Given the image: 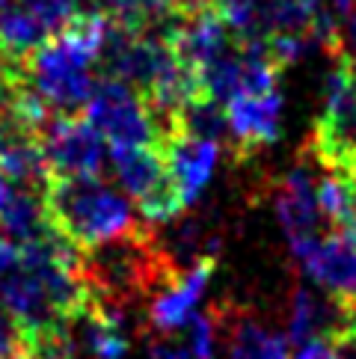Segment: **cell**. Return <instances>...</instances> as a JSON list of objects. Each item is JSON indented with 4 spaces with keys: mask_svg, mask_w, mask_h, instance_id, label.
I'll return each mask as SVG.
<instances>
[{
    "mask_svg": "<svg viewBox=\"0 0 356 359\" xmlns=\"http://www.w3.org/2000/svg\"><path fill=\"white\" fill-rule=\"evenodd\" d=\"M104 18L78 15L24 62V81L54 113H78L95 89V66L107 36Z\"/></svg>",
    "mask_w": 356,
    "mask_h": 359,
    "instance_id": "cell-1",
    "label": "cell"
},
{
    "mask_svg": "<svg viewBox=\"0 0 356 359\" xmlns=\"http://www.w3.org/2000/svg\"><path fill=\"white\" fill-rule=\"evenodd\" d=\"M45 208L54 232L81 250H93L139 226L128 196L101 175L48 178Z\"/></svg>",
    "mask_w": 356,
    "mask_h": 359,
    "instance_id": "cell-2",
    "label": "cell"
},
{
    "mask_svg": "<svg viewBox=\"0 0 356 359\" xmlns=\"http://www.w3.org/2000/svg\"><path fill=\"white\" fill-rule=\"evenodd\" d=\"M309 155L324 170H350L356 161V66L341 50L327 74L324 110L312 128Z\"/></svg>",
    "mask_w": 356,
    "mask_h": 359,
    "instance_id": "cell-3",
    "label": "cell"
},
{
    "mask_svg": "<svg viewBox=\"0 0 356 359\" xmlns=\"http://www.w3.org/2000/svg\"><path fill=\"white\" fill-rule=\"evenodd\" d=\"M110 163L116 184L137 202V211L149 226H163L182 217L184 202L160 146L110 149Z\"/></svg>",
    "mask_w": 356,
    "mask_h": 359,
    "instance_id": "cell-4",
    "label": "cell"
},
{
    "mask_svg": "<svg viewBox=\"0 0 356 359\" xmlns=\"http://www.w3.org/2000/svg\"><path fill=\"white\" fill-rule=\"evenodd\" d=\"M83 110L86 122L95 128L110 149L160 146L158 122L151 116L146 98L134 86L116 78H98Z\"/></svg>",
    "mask_w": 356,
    "mask_h": 359,
    "instance_id": "cell-5",
    "label": "cell"
},
{
    "mask_svg": "<svg viewBox=\"0 0 356 359\" xmlns=\"http://www.w3.org/2000/svg\"><path fill=\"white\" fill-rule=\"evenodd\" d=\"M104 140L78 113H57L42 131V149L50 178L101 175L104 170Z\"/></svg>",
    "mask_w": 356,
    "mask_h": 359,
    "instance_id": "cell-6",
    "label": "cell"
},
{
    "mask_svg": "<svg viewBox=\"0 0 356 359\" xmlns=\"http://www.w3.org/2000/svg\"><path fill=\"white\" fill-rule=\"evenodd\" d=\"M276 220L291 243V252H306L315 241H321V205H317V182L312 175V166L300 161L291 166L285 178L276 184Z\"/></svg>",
    "mask_w": 356,
    "mask_h": 359,
    "instance_id": "cell-7",
    "label": "cell"
},
{
    "mask_svg": "<svg viewBox=\"0 0 356 359\" xmlns=\"http://www.w3.org/2000/svg\"><path fill=\"white\" fill-rule=\"evenodd\" d=\"M306 276L348 315H356V238L329 232L300 255Z\"/></svg>",
    "mask_w": 356,
    "mask_h": 359,
    "instance_id": "cell-8",
    "label": "cell"
},
{
    "mask_svg": "<svg viewBox=\"0 0 356 359\" xmlns=\"http://www.w3.org/2000/svg\"><path fill=\"white\" fill-rule=\"evenodd\" d=\"M228 119V149L235 161H249L259 155V149L271 146L279 140V125H282V95H235L226 101Z\"/></svg>",
    "mask_w": 356,
    "mask_h": 359,
    "instance_id": "cell-9",
    "label": "cell"
},
{
    "mask_svg": "<svg viewBox=\"0 0 356 359\" xmlns=\"http://www.w3.org/2000/svg\"><path fill=\"white\" fill-rule=\"evenodd\" d=\"M170 45L190 69L205 72L226 54H232L238 48V36L217 9H202L178 18L175 30L170 33Z\"/></svg>",
    "mask_w": 356,
    "mask_h": 359,
    "instance_id": "cell-10",
    "label": "cell"
},
{
    "mask_svg": "<svg viewBox=\"0 0 356 359\" xmlns=\"http://www.w3.org/2000/svg\"><path fill=\"white\" fill-rule=\"evenodd\" d=\"M214 267H217V255H208V259L196 262L193 267H187L184 273H178L167 288L151 297L146 312L151 332H178L187 327V320L199 312L196 306L205 297Z\"/></svg>",
    "mask_w": 356,
    "mask_h": 359,
    "instance_id": "cell-11",
    "label": "cell"
},
{
    "mask_svg": "<svg viewBox=\"0 0 356 359\" xmlns=\"http://www.w3.org/2000/svg\"><path fill=\"white\" fill-rule=\"evenodd\" d=\"M160 149L167 155V166H170V175L182 194L184 208L193 205L202 190L208 187L211 175H214V166H217L220 158V146L211 143V140H202L182 131V128H172V131L160 140Z\"/></svg>",
    "mask_w": 356,
    "mask_h": 359,
    "instance_id": "cell-12",
    "label": "cell"
},
{
    "mask_svg": "<svg viewBox=\"0 0 356 359\" xmlns=\"http://www.w3.org/2000/svg\"><path fill=\"white\" fill-rule=\"evenodd\" d=\"M214 312L220 320V336L226 339L228 359H291L288 336H279L259 318L226 309V306H214Z\"/></svg>",
    "mask_w": 356,
    "mask_h": 359,
    "instance_id": "cell-13",
    "label": "cell"
},
{
    "mask_svg": "<svg viewBox=\"0 0 356 359\" xmlns=\"http://www.w3.org/2000/svg\"><path fill=\"white\" fill-rule=\"evenodd\" d=\"M348 315L338 303H333L327 294H317L309 285H300L291 297V315H288V341L291 344H306L312 339H329L338 336L348 327Z\"/></svg>",
    "mask_w": 356,
    "mask_h": 359,
    "instance_id": "cell-14",
    "label": "cell"
},
{
    "mask_svg": "<svg viewBox=\"0 0 356 359\" xmlns=\"http://www.w3.org/2000/svg\"><path fill=\"white\" fill-rule=\"evenodd\" d=\"M48 208H45V190L15 184L9 190V199L0 211V238L12 247H27V243L39 241L50 232Z\"/></svg>",
    "mask_w": 356,
    "mask_h": 359,
    "instance_id": "cell-15",
    "label": "cell"
},
{
    "mask_svg": "<svg viewBox=\"0 0 356 359\" xmlns=\"http://www.w3.org/2000/svg\"><path fill=\"white\" fill-rule=\"evenodd\" d=\"M50 36L54 33L36 18V12L24 0L0 4V54L9 62H27V57Z\"/></svg>",
    "mask_w": 356,
    "mask_h": 359,
    "instance_id": "cell-16",
    "label": "cell"
},
{
    "mask_svg": "<svg viewBox=\"0 0 356 359\" xmlns=\"http://www.w3.org/2000/svg\"><path fill=\"white\" fill-rule=\"evenodd\" d=\"M317 205L333 232L356 238V172L327 170L317 178Z\"/></svg>",
    "mask_w": 356,
    "mask_h": 359,
    "instance_id": "cell-17",
    "label": "cell"
},
{
    "mask_svg": "<svg viewBox=\"0 0 356 359\" xmlns=\"http://www.w3.org/2000/svg\"><path fill=\"white\" fill-rule=\"evenodd\" d=\"M172 128H182V131L211 140L217 146H228V119H226V104H220L217 98L211 95H199L193 101H187L182 107V113L175 116Z\"/></svg>",
    "mask_w": 356,
    "mask_h": 359,
    "instance_id": "cell-18",
    "label": "cell"
},
{
    "mask_svg": "<svg viewBox=\"0 0 356 359\" xmlns=\"http://www.w3.org/2000/svg\"><path fill=\"white\" fill-rule=\"evenodd\" d=\"M78 15H95L137 30V0H78Z\"/></svg>",
    "mask_w": 356,
    "mask_h": 359,
    "instance_id": "cell-19",
    "label": "cell"
},
{
    "mask_svg": "<svg viewBox=\"0 0 356 359\" xmlns=\"http://www.w3.org/2000/svg\"><path fill=\"white\" fill-rule=\"evenodd\" d=\"M149 359H199L182 332H151L149 336Z\"/></svg>",
    "mask_w": 356,
    "mask_h": 359,
    "instance_id": "cell-20",
    "label": "cell"
},
{
    "mask_svg": "<svg viewBox=\"0 0 356 359\" xmlns=\"http://www.w3.org/2000/svg\"><path fill=\"white\" fill-rule=\"evenodd\" d=\"M0 359H24V339L15 318L0 300Z\"/></svg>",
    "mask_w": 356,
    "mask_h": 359,
    "instance_id": "cell-21",
    "label": "cell"
},
{
    "mask_svg": "<svg viewBox=\"0 0 356 359\" xmlns=\"http://www.w3.org/2000/svg\"><path fill=\"white\" fill-rule=\"evenodd\" d=\"M294 359H348L336 339H312L297 348Z\"/></svg>",
    "mask_w": 356,
    "mask_h": 359,
    "instance_id": "cell-22",
    "label": "cell"
},
{
    "mask_svg": "<svg viewBox=\"0 0 356 359\" xmlns=\"http://www.w3.org/2000/svg\"><path fill=\"white\" fill-rule=\"evenodd\" d=\"M6 199H9V178L4 175V170H0V211H4Z\"/></svg>",
    "mask_w": 356,
    "mask_h": 359,
    "instance_id": "cell-23",
    "label": "cell"
},
{
    "mask_svg": "<svg viewBox=\"0 0 356 359\" xmlns=\"http://www.w3.org/2000/svg\"><path fill=\"white\" fill-rule=\"evenodd\" d=\"M4 93H6V81H4V54H0V101H4Z\"/></svg>",
    "mask_w": 356,
    "mask_h": 359,
    "instance_id": "cell-24",
    "label": "cell"
},
{
    "mask_svg": "<svg viewBox=\"0 0 356 359\" xmlns=\"http://www.w3.org/2000/svg\"><path fill=\"white\" fill-rule=\"evenodd\" d=\"M350 170H353V172H356V161H353V163H350Z\"/></svg>",
    "mask_w": 356,
    "mask_h": 359,
    "instance_id": "cell-25",
    "label": "cell"
},
{
    "mask_svg": "<svg viewBox=\"0 0 356 359\" xmlns=\"http://www.w3.org/2000/svg\"><path fill=\"white\" fill-rule=\"evenodd\" d=\"M0 4H6V0H0Z\"/></svg>",
    "mask_w": 356,
    "mask_h": 359,
    "instance_id": "cell-26",
    "label": "cell"
}]
</instances>
